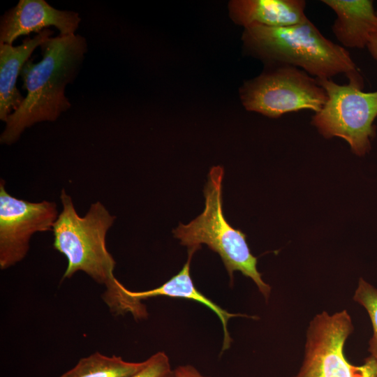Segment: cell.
I'll return each mask as SVG.
<instances>
[{
  "mask_svg": "<svg viewBox=\"0 0 377 377\" xmlns=\"http://www.w3.org/2000/svg\"><path fill=\"white\" fill-rule=\"evenodd\" d=\"M367 47L371 57L377 60V34L370 36Z\"/></svg>",
  "mask_w": 377,
  "mask_h": 377,
  "instance_id": "17",
  "label": "cell"
},
{
  "mask_svg": "<svg viewBox=\"0 0 377 377\" xmlns=\"http://www.w3.org/2000/svg\"><path fill=\"white\" fill-rule=\"evenodd\" d=\"M376 14H377V10H376Z\"/></svg>",
  "mask_w": 377,
  "mask_h": 377,
  "instance_id": "19",
  "label": "cell"
},
{
  "mask_svg": "<svg viewBox=\"0 0 377 377\" xmlns=\"http://www.w3.org/2000/svg\"><path fill=\"white\" fill-rule=\"evenodd\" d=\"M59 212L54 202H32L10 195L0 182V267L22 261L34 234L52 230Z\"/></svg>",
  "mask_w": 377,
  "mask_h": 377,
  "instance_id": "7",
  "label": "cell"
},
{
  "mask_svg": "<svg viewBox=\"0 0 377 377\" xmlns=\"http://www.w3.org/2000/svg\"><path fill=\"white\" fill-rule=\"evenodd\" d=\"M169 377H174L173 376V371H172V374Z\"/></svg>",
  "mask_w": 377,
  "mask_h": 377,
  "instance_id": "18",
  "label": "cell"
},
{
  "mask_svg": "<svg viewBox=\"0 0 377 377\" xmlns=\"http://www.w3.org/2000/svg\"><path fill=\"white\" fill-rule=\"evenodd\" d=\"M59 197L62 209L52 231L54 248L68 261L63 279L83 272L105 286L103 300L112 313H131L136 320L146 318L145 305L130 296L114 274L116 262L107 249L105 239L115 216L100 201L91 204L86 214L81 216L64 188Z\"/></svg>",
  "mask_w": 377,
  "mask_h": 377,
  "instance_id": "1",
  "label": "cell"
},
{
  "mask_svg": "<svg viewBox=\"0 0 377 377\" xmlns=\"http://www.w3.org/2000/svg\"><path fill=\"white\" fill-rule=\"evenodd\" d=\"M242 40L250 54L269 65L297 67L317 79L344 74L348 83L364 88L349 52L325 37L309 19L283 27L251 25L244 28Z\"/></svg>",
  "mask_w": 377,
  "mask_h": 377,
  "instance_id": "3",
  "label": "cell"
},
{
  "mask_svg": "<svg viewBox=\"0 0 377 377\" xmlns=\"http://www.w3.org/2000/svg\"><path fill=\"white\" fill-rule=\"evenodd\" d=\"M145 361L131 362L121 357L99 352L81 358L75 367L59 377H130L139 371Z\"/></svg>",
  "mask_w": 377,
  "mask_h": 377,
  "instance_id": "13",
  "label": "cell"
},
{
  "mask_svg": "<svg viewBox=\"0 0 377 377\" xmlns=\"http://www.w3.org/2000/svg\"><path fill=\"white\" fill-rule=\"evenodd\" d=\"M306 6L304 0H233L228 8L232 20L244 28L283 27L306 21Z\"/></svg>",
  "mask_w": 377,
  "mask_h": 377,
  "instance_id": "10",
  "label": "cell"
},
{
  "mask_svg": "<svg viewBox=\"0 0 377 377\" xmlns=\"http://www.w3.org/2000/svg\"><path fill=\"white\" fill-rule=\"evenodd\" d=\"M174 377H209L200 374L193 366L190 364L181 365L173 370Z\"/></svg>",
  "mask_w": 377,
  "mask_h": 377,
  "instance_id": "16",
  "label": "cell"
},
{
  "mask_svg": "<svg viewBox=\"0 0 377 377\" xmlns=\"http://www.w3.org/2000/svg\"><path fill=\"white\" fill-rule=\"evenodd\" d=\"M223 168L214 166L209 172L204 188L205 208L188 224L180 223L173 230L174 237L188 249L195 251L206 244L221 257L233 284L234 272L239 271L253 280L266 301L271 287L262 279L257 269V258L251 252L246 235L231 226L223 212L222 182Z\"/></svg>",
  "mask_w": 377,
  "mask_h": 377,
  "instance_id": "4",
  "label": "cell"
},
{
  "mask_svg": "<svg viewBox=\"0 0 377 377\" xmlns=\"http://www.w3.org/2000/svg\"><path fill=\"white\" fill-rule=\"evenodd\" d=\"M317 81L327 99L313 115L311 124L324 138H341L355 154L365 155L376 135L374 121L377 117V91L364 92L350 83L339 84L332 79Z\"/></svg>",
  "mask_w": 377,
  "mask_h": 377,
  "instance_id": "6",
  "label": "cell"
},
{
  "mask_svg": "<svg viewBox=\"0 0 377 377\" xmlns=\"http://www.w3.org/2000/svg\"><path fill=\"white\" fill-rule=\"evenodd\" d=\"M353 300L365 309L371 320L373 334L368 343V351L369 356L377 360V288L360 278Z\"/></svg>",
  "mask_w": 377,
  "mask_h": 377,
  "instance_id": "14",
  "label": "cell"
},
{
  "mask_svg": "<svg viewBox=\"0 0 377 377\" xmlns=\"http://www.w3.org/2000/svg\"><path fill=\"white\" fill-rule=\"evenodd\" d=\"M195 252V250L188 249V258L182 269L161 286L145 291H133L127 288V293L133 298L140 302L150 297L165 296L190 300L205 305L217 316L221 323L223 334L221 348L223 353L230 347L232 341L228 327L229 320L236 317L256 320L257 317L242 313H230L207 297L196 288L190 274V265Z\"/></svg>",
  "mask_w": 377,
  "mask_h": 377,
  "instance_id": "12",
  "label": "cell"
},
{
  "mask_svg": "<svg viewBox=\"0 0 377 377\" xmlns=\"http://www.w3.org/2000/svg\"><path fill=\"white\" fill-rule=\"evenodd\" d=\"M54 34L45 29L34 38L27 37L17 46L0 43V119L4 122L24 101L16 87L17 77L34 50Z\"/></svg>",
  "mask_w": 377,
  "mask_h": 377,
  "instance_id": "11",
  "label": "cell"
},
{
  "mask_svg": "<svg viewBox=\"0 0 377 377\" xmlns=\"http://www.w3.org/2000/svg\"><path fill=\"white\" fill-rule=\"evenodd\" d=\"M81 21L77 13L61 10L45 0H20L0 20V43L13 45L22 36L39 34L53 26L61 36L75 34Z\"/></svg>",
  "mask_w": 377,
  "mask_h": 377,
  "instance_id": "8",
  "label": "cell"
},
{
  "mask_svg": "<svg viewBox=\"0 0 377 377\" xmlns=\"http://www.w3.org/2000/svg\"><path fill=\"white\" fill-rule=\"evenodd\" d=\"M42 59H28L20 75L27 91L18 109L7 119L0 136L3 145L17 142L34 124L56 121L71 105L66 86L75 78L87 52L86 39L79 34L50 37L40 45Z\"/></svg>",
  "mask_w": 377,
  "mask_h": 377,
  "instance_id": "2",
  "label": "cell"
},
{
  "mask_svg": "<svg viewBox=\"0 0 377 377\" xmlns=\"http://www.w3.org/2000/svg\"><path fill=\"white\" fill-rule=\"evenodd\" d=\"M172 371L167 354L158 351L145 360L143 367L130 377H169Z\"/></svg>",
  "mask_w": 377,
  "mask_h": 377,
  "instance_id": "15",
  "label": "cell"
},
{
  "mask_svg": "<svg viewBox=\"0 0 377 377\" xmlns=\"http://www.w3.org/2000/svg\"><path fill=\"white\" fill-rule=\"evenodd\" d=\"M244 108L271 118L304 110L320 111L327 96L317 79L288 65H270L240 88Z\"/></svg>",
  "mask_w": 377,
  "mask_h": 377,
  "instance_id": "5",
  "label": "cell"
},
{
  "mask_svg": "<svg viewBox=\"0 0 377 377\" xmlns=\"http://www.w3.org/2000/svg\"><path fill=\"white\" fill-rule=\"evenodd\" d=\"M337 15L332 31L344 48L362 49L377 34V14L371 0H323Z\"/></svg>",
  "mask_w": 377,
  "mask_h": 377,
  "instance_id": "9",
  "label": "cell"
}]
</instances>
